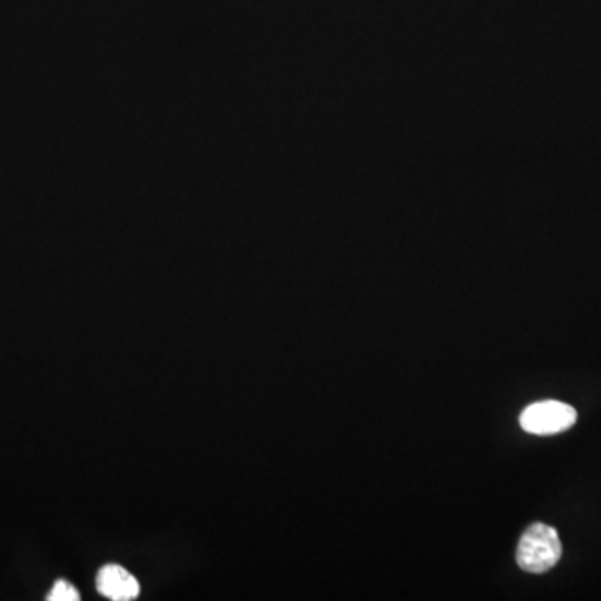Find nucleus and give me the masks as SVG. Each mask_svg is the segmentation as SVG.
Listing matches in <instances>:
<instances>
[{
	"instance_id": "1",
	"label": "nucleus",
	"mask_w": 601,
	"mask_h": 601,
	"mask_svg": "<svg viewBox=\"0 0 601 601\" xmlns=\"http://www.w3.org/2000/svg\"><path fill=\"white\" fill-rule=\"evenodd\" d=\"M563 546L555 528L534 524L525 531L518 549L516 563L528 573H544L552 569L562 558Z\"/></svg>"
},
{
	"instance_id": "2",
	"label": "nucleus",
	"mask_w": 601,
	"mask_h": 601,
	"mask_svg": "<svg viewBox=\"0 0 601 601\" xmlns=\"http://www.w3.org/2000/svg\"><path fill=\"white\" fill-rule=\"evenodd\" d=\"M577 411L562 401H540L528 406L520 417V424L527 433L546 434L562 433L577 423Z\"/></svg>"
},
{
	"instance_id": "3",
	"label": "nucleus",
	"mask_w": 601,
	"mask_h": 601,
	"mask_svg": "<svg viewBox=\"0 0 601 601\" xmlns=\"http://www.w3.org/2000/svg\"><path fill=\"white\" fill-rule=\"evenodd\" d=\"M97 590L115 601L134 600L140 594V581L119 565H107L97 575Z\"/></svg>"
},
{
	"instance_id": "4",
	"label": "nucleus",
	"mask_w": 601,
	"mask_h": 601,
	"mask_svg": "<svg viewBox=\"0 0 601 601\" xmlns=\"http://www.w3.org/2000/svg\"><path fill=\"white\" fill-rule=\"evenodd\" d=\"M49 601H77L81 600V594L79 591L72 587L69 581L59 580L58 584L53 585L52 590H50Z\"/></svg>"
}]
</instances>
